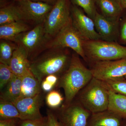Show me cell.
<instances>
[{
	"label": "cell",
	"mask_w": 126,
	"mask_h": 126,
	"mask_svg": "<svg viewBox=\"0 0 126 126\" xmlns=\"http://www.w3.org/2000/svg\"><path fill=\"white\" fill-rule=\"evenodd\" d=\"M79 56L73 54L68 68L59 79L57 86L64 91L63 105L71 103L93 78L90 69L84 65Z\"/></svg>",
	"instance_id": "cell-1"
},
{
	"label": "cell",
	"mask_w": 126,
	"mask_h": 126,
	"mask_svg": "<svg viewBox=\"0 0 126 126\" xmlns=\"http://www.w3.org/2000/svg\"><path fill=\"white\" fill-rule=\"evenodd\" d=\"M61 49H52L30 62L31 71L41 84L48 75L60 77L68 68L72 56Z\"/></svg>",
	"instance_id": "cell-2"
},
{
	"label": "cell",
	"mask_w": 126,
	"mask_h": 126,
	"mask_svg": "<svg viewBox=\"0 0 126 126\" xmlns=\"http://www.w3.org/2000/svg\"><path fill=\"white\" fill-rule=\"evenodd\" d=\"M109 91L103 81L93 78L75 97L91 113L108 109Z\"/></svg>",
	"instance_id": "cell-3"
},
{
	"label": "cell",
	"mask_w": 126,
	"mask_h": 126,
	"mask_svg": "<svg viewBox=\"0 0 126 126\" xmlns=\"http://www.w3.org/2000/svg\"><path fill=\"white\" fill-rule=\"evenodd\" d=\"M83 49L86 61L91 63L126 58V47L114 41L101 39L86 40Z\"/></svg>",
	"instance_id": "cell-4"
},
{
	"label": "cell",
	"mask_w": 126,
	"mask_h": 126,
	"mask_svg": "<svg viewBox=\"0 0 126 126\" xmlns=\"http://www.w3.org/2000/svg\"><path fill=\"white\" fill-rule=\"evenodd\" d=\"M85 40L74 26L71 18L68 23L56 34L54 39L48 44L47 47L51 49L70 48L86 61L83 49Z\"/></svg>",
	"instance_id": "cell-5"
},
{
	"label": "cell",
	"mask_w": 126,
	"mask_h": 126,
	"mask_svg": "<svg viewBox=\"0 0 126 126\" xmlns=\"http://www.w3.org/2000/svg\"><path fill=\"white\" fill-rule=\"evenodd\" d=\"M71 18L67 0H58L44 22L46 36L56 35Z\"/></svg>",
	"instance_id": "cell-6"
},
{
	"label": "cell",
	"mask_w": 126,
	"mask_h": 126,
	"mask_svg": "<svg viewBox=\"0 0 126 126\" xmlns=\"http://www.w3.org/2000/svg\"><path fill=\"white\" fill-rule=\"evenodd\" d=\"M91 63L90 69L93 77L101 81L124 77L126 75V58Z\"/></svg>",
	"instance_id": "cell-7"
},
{
	"label": "cell",
	"mask_w": 126,
	"mask_h": 126,
	"mask_svg": "<svg viewBox=\"0 0 126 126\" xmlns=\"http://www.w3.org/2000/svg\"><path fill=\"white\" fill-rule=\"evenodd\" d=\"M61 123L63 126H87L91 113L77 99L60 108Z\"/></svg>",
	"instance_id": "cell-8"
},
{
	"label": "cell",
	"mask_w": 126,
	"mask_h": 126,
	"mask_svg": "<svg viewBox=\"0 0 126 126\" xmlns=\"http://www.w3.org/2000/svg\"><path fill=\"white\" fill-rule=\"evenodd\" d=\"M72 24L86 40L101 39L95 29L94 21L76 6L72 9Z\"/></svg>",
	"instance_id": "cell-9"
},
{
	"label": "cell",
	"mask_w": 126,
	"mask_h": 126,
	"mask_svg": "<svg viewBox=\"0 0 126 126\" xmlns=\"http://www.w3.org/2000/svg\"><path fill=\"white\" fill-rule=\"evenodd\" d=\"M42 102L40 93L33 97L20 98L13 103L19 112L21 121L40 120L44 119L40 112Z\"/></svg>",
	"instance_id": "cell-10"
},
{
	"label": "cell",
	"mask_w": 126,
	"mask_h": 126,
	"mask_svg": "<svg viewBox=\"0 0 126 126\" xmlns=\"http://www.w3.org/2000/svg\"><path fill=\"white\" fill-rule=\"evenodd\" d=\"M18 7L25 20L41 23L44 22L53 7L45 2L31 0H21Z\"/></svg>",
	"instance_id": "cell-11"
},
{
	"label": "cell",
	"mask_w": 126,
	"mask_h": 126,
	"mask_svg": "<svg viewBox=\"0 0 126 126\" xmlns=\"http://www.w3.org/2000/svg\"><path fill=\"white\" fill-rule=\"evenodd\" d=\"M46 36L44 26L42 24L36 26L31 30L21 33L14 39L18 46L23 47L29 55L41 46Z\"/></svg>",
	"instance_id": "cell-12"
},
{
	"label": "cell",
	"mask_w": 126,
	"mask_h": 126,
	"mask_svg": "<svg viewBox=\"0 0 126 126\" xmlns=\"http://www.w3.org/2000/svg\"><path fill=\"white\" fill-rule=\"evenodd\" d=\"M96 30L101 39L109 41H114L118 34V20L107 18L97 12L94 19Z\"/></svg>",
	"instance_id": "cell-13"
},
{
	"label": "cell",
	"mask_w": 126,
	"mask_h": 126,
	"mask_svg": "<svg viewBox=\"0 0 126 126\" xmlns=\"http://www.w3.org/2000/svg\"><path fill=\"white\" fill-rule=\"evenodd\" d=\"M29 56L24 48L18 46L14 51L9 65L14 74L21 77L31 72Z\"/></svg>",
	"instance_id": "cell-14"
},
{
	"label": "cell",
	"mask_w": 126,
	"mask_h": 126,
	"mask_svg": "<svg viewBox=\"0 0 126 126\" xmlns=\"http://www.w3.org/2000/svg\"><path fill=\"white\" fill-rule=\"evenodd\" d=\"M122 118L108 110L91 113L87 126H120Z\"/></svg>",
	"instance_id": "cell-15"
},
{
	"label": "cell",
	"mask_w": 126,
	"mask_h": 126,
	"mask_svg": "<svg viewBox=\"0 0 126 126\" xmlns=\"http://www.w3.org/2000/svg\"><path fill=\"white\" fill-rule=\"evenodd\" d=\"M21 78V91L19 98L33 97L41 93V84L31 72Z\"/></svg>",
	"instance_id": "cell-16"
},
{
	"label": "cell",
	"mask_w": 126,
	"mask_h": 126,
	"mask_svg": "<svg viewBox=\"0 0 126 126\" xmlns=\"http://www.w3.org/2000/svg\"><path fill=\"white\" fill-rule=\"evenodd\" d=\"M21 78L14 75L11 80L1 90L0 99L14 103L20 96L21 91Z\"/></svg>",
	"instance_id": "cell-17"
},
{
	"label": "cell",
	"mask_w": 126,
	"mask_h": 126,
	"mask_svg": "<svg viewBox=\"0 0 126 126\" xmlns=\"http://www.w3.org/2000/svg\"><path fill=\"white\" fill-rule=\"evenodd\" d=\"M29 30V27L23 21L1 25H0V38L13 41L16 36Z\"/></svg>",
	"instance_id": "cell-18"
},
{
	"label": "cell",
	"mask_w": 126,
	"mask_h": 126,
	"mask_svg": "<svg viewBox=\"0 0 126 126\" xmlns=\"http://www.w3.org/2000/svg\"><path fill=\"white\" fill-rule=\"evenodd\" d=\"M96 2L104 16L111 19L118 20L124 10L120 3L115 0H96Z\"/></svg>",
	"instance_id": "cell-19"
},
{
	"label": "cell",
	"mask_w": 126,
	"mask_h": 126,
	"mask_svg": "<svg viewBox=\"0 0 126 126\" xmlns=\"http://www.w3.org/2000/svg\"><path fill=\"white\" fill-rule=\"evenodd\" d=\"M109 90V89H108ZM108 109L121 118L126 119V96L109 90Z\"/></svg>",
	"instance_id": "cell-20"
},
{
	"label": "cell",
	"mask_w": 126,
	"mask_h": 126,
	"mask_svg": "<svg viewBox=\"0 0 126 126\" xmlns=\"http://www.w3.org/2000/svg\"><path fill=\"white\" fill-rule=\"evenodd\" d=\"M25 20L18 7L7 6L0 10V25Z\"/></svg>",
	"instance_id": "cell-21"
},
{
	"label": "cell",
	"mask_w": 126,
	"mask_h": 126,
	"mask_svg": "<svg viewBox=\"0 0 126 126\" xmlns=\"http://www.w3.org/2000/svg\"><path fill=\"white\" fill-rule=\"evenodd\" d=\"M0 120L16 118L20 119L21 116L18 109L14 103L0 99Z\"/></svg>",
	"instance_id": "cell-22"
},
{
	"label": "cell",
	"mask_w": 126,
	"mask_h": 126,
	"mask_svg": "<svg viewBox=\"0 0 126 126\" xmlns=\"http://www.w3.org/2000/svg\"><path fill=\"white\" fill-rule=\"evenodd\" d=\"M103 81L109 90L126 96V79L125 77H119Z\"/></svg>",
	"instance_id": "cell-23"
},
{
	"label": "cell",
	"mask_w": 126,
	"mask_h": 126,
	"mask_svg": "<svg viewBox=\"0 0 126 126\" xmlns=\"http://www.w3.org/2000/svg\"><path fill=\"white\" fill-rule=\"evenodd\" d=\"M18 46L7 41H2L0 43V63L9 66L15 50Z\"/></svg>",
	"instance_id": "cell-24"
},
{
	"label": "cell",
	"mask_w": 126,
	"mask_h": 126,
	"mask_svg": "<svg viewBox=\"0 0 126 126\" xmlns=\"http://www.w3.org/2000/svg\"><path fill=\"white\" fill-rule=\"evenodd\" d=\"M72 1L82 8L88 16L94 20L97 12L94 0H72Z\"/></svg>",
	"instance_id": "cell-25"
},
{
	"label": "cell",
	"mask_w": 126,
	"mask_h": 126,
	"mask_svg": "<svg viewBox=\"0 0 126 126\" xmlns=\"http://www.w3.org/2000/svg\"><path fill=\"white\" fill-rule=\"evenodd\" d=\"M64 101V98L58 90H52L48 93L46 97V104L51 109L59 108Z\"/></svg>",
	"instance_id": "cell-26"
},
{
	"label": "cell",
	"mask_w": 126,
	"mask_h": 126,
	"mask_svg": "<svg viewBox=\"0 0 126 126\" xmlns=\"http://www.w3.org/2000/svg\"><path fill=\"white\" fill-rule=\"evenodd\" d=\"M9 66L0 63V89L2 90L14 75Z\"/></svg>",
	"instance_id": "cell-27"
},
{
	"label": "cell",
	"mask_w": 126,
	"mask_h": 126,
	"mask_svg": "<svg viewBox=\"0 0 126 126\" xmlns=\"http://www.w3.org/2000/svg\"><path fill=\"white\" fill-rule=\"evenodd\" d=\"M59 77L56 75H50L47 76L41 83L42 90L45 92H49L57 85Z\"/></svg>",
	"instance_id": "cell-28"
},
{
	"label": "cell",
	"mask_w": 126,
	"mask_h": 126,
	"mask_svg": "<svg viewBox=\"0 0 126 126\" xmlns=\"http://www.w3.org/2000/svg\"><path fill=\"white\" fill-rule=\"evenodd\" d=\"M22 121L19 126H47V118L40 120Z\"/></svg>",
	"instance_id": "cell-29"
},
{
	"label": "cell",
	"mask_w": 126,
	"mask_h": 126,
	"mask_svg": "<svg viewBox=\"0 0 126 126\" xmlns=\"http://www.w3.org/2000/svg\"><path fill=\"white\" fill-rule=\"evenodd\" d=\"M47 126H63L62 123L60 122L54 114L50 110L47 111Z\"/></svg>",
	"instance_id": "cell-30"
},
{
	"label": "cell",
	"mask_w": 126,
	"mask_h": 126,
	"mask_svg": "<svg viewBox=\"0 0 126 126\" xmlns=\"http://www.w3.org/2000/svg\"><path fill=\"white\" fill-rule=\"evenodd\" d=\"M15 119H2L0 121V126H16Z\"/></svg>",
	"instance_id": "cell-31"
},
{
	"label": "cell",
	"mask_w": 126,
	"mask_h": 126,
	"mask_svg": "<svg viewBox=\"0 0 126 126\" xmlns=\"http://www.w3.org/2000/svg\"><path fill=\"white\" fill-rule=\"evenodd\" d=\"M120 37L122 42L126 43V19L124 21L122 25Z\"/></svg>",
	"instance_id": "cell-32"
},
{
	"label": "cell",
	"mask_w": 126,
	"mask_h": 126,
	"mask_svg": "<svg viewBox=\"0 0 126 126\" xmlns=\"http://www.w3.org/2000/svg\"><path fill=\"white\" fill-rule=\"evenodd\" d=\"M119 1L123 8L126 9V0H119Z\"/></svg>",
	"instance_id": "cell-33"
},
{
	"label": "cell",
	"mask_w": 126,
	"mask_h": 126,
	"mask_svg": "<svg viewBox=\"0 0 126 126\" xmlns=\"http://www.w3.org/2000/svg\"><path fill=\"white\" fill-rule=\"evenodd\" d=\"M31 0L34 1H48L52 0Z\"/></svg>",
	"instance_id": "cell-34"
},
{
	"label": "cell",
	"mask_w": 126,
	"mask_h": 126,
	"mask_svg": "<svg viewBox=\"0 0 126 126\" xmlns=\"http://www.w3.org/2000/svg\"><path fill=\"white\" fill-rule=\"evenodd\" d=\"M115 0L116 1H117V2H119V3H120V1H119V0Z\"/></svg>",
	"instance_id": "cell-35"
},
{
	"label": "cell",
	"mask_w": 126,
	"mask_h": 126,
	"mask_svg": "<svg viewBox=\"0 0 126 126\" xmlns=\"http://www.w3.org/2000/svg\"><path fill=\"white\" fill-rule=\"evenodd\" d=\"M124 77H125V78L126 79V75L125 76H124Z\"/></svg>",
	"instance_id": "cell-36"
},
{
	"label": "cell",
	"mask_w": 126,
	"mask_h": 126,
	"mask_svg": "<svg viewBox=\"0 0 126 126\" xmlns=\"http://www.w3.org/2000/svg\"><path fill=\"white\" fill-rule=\"evenodd\" d=\"M19 0V1H20V0Z\"/></svg>",
	"instance_id": "cell-37"
}]
</instances>
